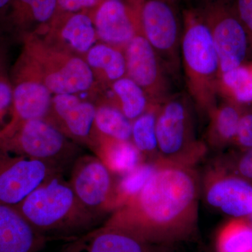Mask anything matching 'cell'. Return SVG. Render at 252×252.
<instances>
[{
	"label": "cell",
	"mask_w": 252,
	"mask_h": 252,
	"mask_svg": "<svg viewBox=\"0 0 252 252\" xmlns=\"http://www.w3.org/2000/svg\"><path fill=\"white\" fill-rule=\"evenodd\" d=\"M249 69H250V72H251V74L252 75V63H250V64H248Z\"/></svg>",
	"instance_id": "obj_36"
},
{
	"label": "cell",
	"mask_w": 252,
	"mask_h": 252,
	"mask_svg": "<svg viewBox=\"0 0 252 252\" xmlns=\"http://www.w3.org/2000/svg\"><path fill=\"white\" fill-rule=\"evenodd\" d=\"M219 94L239 104L252 102V75L248 66L220 74Z\"/></svg>",
	"instance_id": "obj_26"
},
{
	"label": "cell",
	"mask_w": 252,
	"mask_h": 252,
	"mask_svg": "<svg viewBox=\"0 0 252 252\" xmlns=\"http://www.w3.org/2000/svg\"><path fill=\"white\" fill-rule=\"evenodd\" d=\"M240 104L228 100L217 105L210 113L211 118L209 139L212 144L217 146L235 141L239 122L243 115Z\"/></svg>",
	"instance_id": "obj_23"
},
{
	"label": "cell",
	"mask_w": 252,
	"mask_h": 252,
	"mask_svg": "<svg viewBox=\"0 0 252 252\" xmlns=\"http://www.w3.org/2000/svg\"><path fill=\"white\" fill-rule=\"evenodd\" d=\"M206 198L212 207L235 218L252 214V186L240 177L215 176L207 186Z\"/></svg>",
	"instance_id": "obj_17"
},
{
	"label": "cell",
	"mask_w": 252,
	"mask_h": 252,
	"mask_svg": "<svg viewBox=\"0 0 252 252\" xmlns=\"http://www.w3.org/2000/svg\"><path fill=\"white\" fill-rule=\"evenodd\" d=\"M86 62L106 85L126 76L124 51L114 46L104 43L95 44L86 53Z\"/></svg>",
	"instance_id": "obj_21"
},
{
	"label": "cell",
	"mask_w": 252,
	"mask_h": 252,
	"mask_svg": "<svg viewBox=\"0 0 252 252\" xmlns=\"http://www.w3.org/2000/svg\"><path fill=\"white\" fill-rule=\"evenodd\" d=\"M61 172L41 160L0 154V204L16 206L41 184Z\"/></svg>",
	"instance_id": "obj_9"
},
{
	"label": "cell",
	"mask_w": 252,
	"mask_h": 252,
	"mask_svg": "<svg viewBox=\"0 0 252 252\" xmlns=\"http://www.w3.org/2000/svg\"><path fill=\"white\" fill-rule=\"evenodd\" d=\"M92 149L112 173L124 175L142 163V154L130 141L96 135Z\"/></svg>",
	"instance_id": "obj_20"
},
{
	"label": "cell",
	"mask_w": 252,
	"mask_h": 252,
	"mask_svg": "<svg viewBox=\"0 0 252 252\" xmlns=\"http://www.w3.org/2000/svg\"><path fill=\"white\" fill-rule=\"evenodd\" d=\"M237 170L242 177L252 179V148L248 149L240 158L237 165Z\"/></svg>",
	"instance_id": "obj_33"
},
{
	"label": "cell",
	"mask_w": 252,
	"mask_h": 252,
	"mask_svg": "<svg viewBox=\"0 0 252 252\" xmlns=\"http://www.w3.org/2000/svg\"><path fill=\"white\" fill-rule=\"evenodd\" d=\"M72 241L65 252H172L173 248L149 243L107 223Z\"/></svg>",
	"instance_id": "obj_13"
},
{
	"label": "cell",
	"mask_w": 252,
	"mask_h": 252,
	"mask_svg": "<svg viewBox=\"0 0 252 252\" xmlns=\"http://www.w3.org/2000/svg\"><path fill=\"white\" fill-rule=\"evenodd\" d=\"M13 86L0 74V120L4 117L9 107H12Z\"/></svg>",
	"instance_id": "obj_32"
},
{
	"label": "cell",
	"mask_w": 252,
	"mask_h": 252,
	"mask_svg": "<svg viewBox=\"0 0 252 252\" xmlns=\"http://www.w3.org/2000/svg\"><path fill=\"white\" fill-rule=\"evenodd\" d=\"M50 112L63 133L85 142L92 148L94 137L91 134L96 113L94 104L81 100L74 94H55Z\"/></svg>",
	"instance_id": "obj_16"
},
{
	"label": "cell",
	"mask_w": 252,
	"mask_h": 252,
	"mask_svg": "<svg viewBox=\"0 0 252 252\" xmlns=\"http://www.w3.org/2000/svg\"><path fill=\"white\" fill-rule=\"evenodd\" d=\"M12 0H0V17L4 18Z\"/></svg>",
	"instance_id": "obj_34"
},
{
	"label": "cell",
	"mask_w": 252,
	"mask_h": 252,
	"mask_svg": "<svg viewBox=\"0 0 252 252\" xmlns=\"http://www.w3.org/2000/svg\"><path fill=\"white\" fill-rule=\"evenodd\" d=\"M71 187L80 203L102 218L103 212L115 208V186L112 172L97 157H79L73 162Z\"/></svg>",
	"instance_id": "obj_10"
},
{
	"label": "cell",
	"mask_w": 252,
	"mask_h": 252,
	"mask_svg": "<svg viewBox=\"0 0 252 252\" xmlns=\"http://www.w3.org/2000/svg\"><path fill=\"white\" fill-rule=\"evenodd\" d=\"M51 94L39 81L14 76L12 118L0 130V140L11 135L23 123L32 119H45L51 109Z\"/></svg>",
	"instance_id": "obj_15"
},
{
	"label": "cell",
	"mask_w": 252,
	"mask_h": 252,
	"mask_svg": "<svg viewBox=\"0 0 252 252\" xmlns=\"http://www.w3.org/2000/svg\"><path fill=\"white\" fill-rule=\"evenodd\" d=\"M158 164L141 163L123 176L115 186V208L119 209L143 189L157 170Z\"/></svg>",
	"instance_id": "obj_27"
},
{
	"label": "cell",
	"mask_w": 252,
	"mask_h": 252,
	"mask_svg": "<svg viewBox=\"0 0 252 252\" xmlns=\"http://www.w3.org/2000/svg\"><path fill=\"white\" fill-rule=\"evenodd\" d=\"M14 207L49 240H74L96 228L101 220L80 203L61 174L45 181Z\"/></svg>",
	"instance_id": "obj_2"
},
{
	"label": "cell",
	"mask_w": 252,
	"mask_h": 252,
	"mask_svg": "<svg viewBox=\"0 0 252 252\" xmlns=\"http://www.w3.org/2000/svg\"><path fill=\"white\" fill-rule=\"evenodd\" d=\"M159 104H154L132 122L131 140L142 154H152L158 150L156 123Z\"/></svg>",
	"instance_id": "obj_28"
},
{
	"label": "cell",
	"mask_w": 252,
	"mask_h": 252,
	"mask_svg": "<svg viewBox=\"0 0 252 252\" xmlns=\"http://www.w3.org/2000/svg\"><path fill=\"white\" fill-rule=\"evenodd\" d=\"M97 39L118 49H125L137 34H141L137 11L132 5L122 1H99L88 11Z\"/></svg>",
	"instance_id": "obj_12"
},
{
	"label": "cell",
	"mask_w": 252,
	"mask_h": 252,
	"mask_svg": "<svg viewBox=\"0 0 252 252\" xmlns=\"http://www.w3.org/2000/svg\"><path fill=\"white\" fill-rule=\"evenodd\" d=\"M156 130L162 160L190 166L205 152L195 136L190 102L183 94H171L159 104Z\"/></svg>",
	"instance_id": "obj_5"
},
{
	"label": "cell",
	"mask_w": 252,
	"mask_h": 252,
	"mask_svg": "<svg viewBox=\"0 0 252 252\" xmlns=\"http://www.w3.org/2000/svg\"><path fill=\"white\" fill-rule=\"evenodd\" d=\"M157 164L143 189L107 223L149 243L174 247L196 235L198 182L190 166Z\"/></svg>",
	"instance_id": "obj_1"
},
{
	"label": "cell",
	"mask_w": 252,
	"mask_h": 252,
	"mask_svg": "<svg viewBox=\"0 0 252 252\" xmlns=\"http://www.w3.org/2000/svg\"><path fill=\"white\" fill-rule=\"evenodd\" d=\"M24 49L15 68V76L39 81L54 94H76L89 90L94 74L86 61L26 34Z\"/></svg>",
	"instance_id": "obj_3"
},
{
	"label": "cell",
	"mask_w": 252,
	"mask_h": 252,
	"mask_svg": "<svg viewBox=\"0 0 252 252\" xmlns=\"http://www.w3.org/2000/svg\"><path fill=\"white\" fill-rule=\"evenodd\" d=\"M46 31L48 44L71 54H86L97 39L88 11L56 13Z\"/></svg>",
	"instance_id": "obj_14"
},
{
	"label": "cell",
	"mask_w": 252,
	"mask_h": 252,
	"mask_svg": "<svg viewBox=\"0 0 252 252\" xmlns=\"http://www.w3.org/2000/svg\"><path fill=\"white\" fill-rule=\"evenodd\" d=\"M109 86L112 95L107 103L117 107L132 122L154 104L143 89L127 76L114 81Z\"/></svg>",
	"instance_id": "obj_22"
},
{
	"label": "cell",
	"mask_w": 252,
	"mask_h": 252,
	"mask_svg": "<svg viewBox=\"0 0 252 252\" xmlns=\"http://www.w3.org/2000/svg\"><path fill=\"white\" fill-rule=\"evenodd\" d=\"M183 19L181 52L187 87L195 104L210 114L217 107L220 95V59L199 9L185 10Z\"/></svg>",
	"instance_id": "obj_4"
},
{
	"label": "cell",
	"mask_w": 252,
	"mask_h": 252,
	"mask_svg": "<svg viewBox=\"0 0 252 252\" xmlns=\"http://www.w3.org/2000/svg\"><path fill=\"white\" fill-rule=\"evenodd\" d=\"M216 252H252V223L241 218L222 227L217 236Z\"/></svg>",
	"instance_id": "obj_25"
},
{
	"label": "cell",
	"mask_w": 252,
	"mask_h": 252,
	"mask_svg": "<svg viewBox=\"0 0 252 252\" xmlns=\"http://www.w3.org/2000/svg\"><path fill=\"white\" fill-rule=\"evenodd\" d=\"M235 141L243 148H252V113H243L239 122Z\"/></svg>",
	"instance_id": "obj_30"
},
{
	"label": "cell",
	"mask_w": 252,
	"mask_h": 252,
	"mask_svg": "<svg viewBox=\"0 0 252 252\" xmlns=\"http://www.w3.org/2000/svg\"><path fill=\"white\" fill-rule=\"evenodd\" d=\"M233 4L240 22L248 34L249 58L252 59V0H234Z\"/></svg>",
	"instance_id": "obj_29"
},
{
	"label": "cell",
	"mask_w": 252,
	"mask_h": 252,
	"mask_svg": "<svg viewBox=\"0 0 252 252\" xmlns=\"http://www.w3.org/2000/svg\"><path fill=\"white\" fill-rule=\"evenodd\" d=\"M126 76L140 86L151 102L160 104L170 94L163 63L142 34H137L124 49Z\"/></svg>",
	"instance_id": "obj_11"
},
{
	"label": "cell",
	"mask_w": 252,
	"mask_h": 252,
	"mask_svg": "<svg viewBox=\"0 0 252 252\" xmlns=\"http://www.w3.org/2000/svg\"><path fill=\"white\" fill-rule=\"evenodd\" d=\"M3 152L35 159L54 165L63 172L75 161L77 149L65 135L46 119H32L18 126L9 136L0 140Z\"/></svg>",
	"instance_id": "obj_6"
},
{
	"label": "cell",
	"mask_w": 252,
	"mask_h": 252,
	"mask_svg": "<svg viewBox=\"0 0 252 252\" xmlns=\"http://www.w3.org/2000/svg\"><path fill=\"white\" fill-rule=\"evenodd\" d=\"M100 1H104V0H100ZM114 1H122L128 3V4H132V3H133L135 0H114Z\"/></svg>",
	"instance_id": "obj_35"
},
{
	"label": "cell",
	"mask_w": 252,
	"mask_h": 252,
	"mask_svg": "<svg viewBox=\"0 0 252 252\" xmlns=\"http://www.w3.org/2000/svg\"><path fill=\"white\" fill-rule=\"evenodd\" d=\"M250 218H251V220H251V222H252V215H250Z\"/></svg>",
	"instance_id": "obj_37"
},
{
	"label": "cell",
	"mask_w": 252,
	"mask_h": 252,
	"mask_svg": "<svg viewBox=\"0 0 252 252\" xmlns=\"http://www.w3.org/2000/svg\"><path fill=\"white\" fill-rule=\"evenodd\" d=\"M132 122L117 107L104 103L96 107L94 128L96 135L130 141Z\"/></svg>",
	"instance_id": "obj_24"
},
{
	"label": "cell",
	"mask_w": 252,
	"mask_h": 252,
	"mask_svg": "<svg viewBox=\"0 0 252 252\" xmlns=\"http://www.w3.org/2000/svg\"><path fill=\"white\" fill-rule=\"evenodd\" d=\"M57 10L58 0H12L4 18L21 31H44Z\"/></svg>",
	"instance_id": "obj_19"
},
{
	"label": "cell",
	"mask_w": 252,
	"mask_h": 252,
	"mask_svg": "<svg viewBox=\"0 0 252 252\" xmlns=\"http://www.w3.org/2000/svg\"><path fill=\"white\" fill-rule=\"evenodd\" d=\"M49 240L14 207L0 204V252H37Z\"/></svg>",
	"instance_id": "obj_18"
},
{
	"label": "cell",
	"mask_w": 252,
	"mask_h": 252,
	"mask_svg": "<svg viewBox=\"0 0 252 252\" xmlns=\"http://www.w3.org/2000/svg\"><path fill=\"white\" fill-rule=\"evenodd\" d=\"M141 34L154 48L167 69L180 66V25L177 13L168 0H135Z\"/></svg>",
	"instance_id": "obj_8"
},
{
	"label": "cell",
	"mask_w": 252,
	"mask_h": 252,
	"mask_svg": "<svg viewBox=\"0 0 252 252\" xmlns=\"http://www.w3.org/2000/svg\"><path fill=\"white\" fill-rule=\"evenodd\" d=\"M100 0H58L57 13L88 11L94 8Z\"/></svg>",
	"instance_id": "obj_31"
},
{
	"label": "cell",
	"mask_w": 252,
	"mask_h": 252,
	"mask_svg": "<svg viewBox=\"0 0 252 252\" xmlns=\"http://www.w3.org/2000/svg\"><path fill=\"white\" fill-rule=\"evenodd\" d=\"M199 11L211 33L221 74L245 64L250 51L248 34L233 1L207 0Z\"/></svg>",
	"instance_id": "obj_7"
}]
</instances>
